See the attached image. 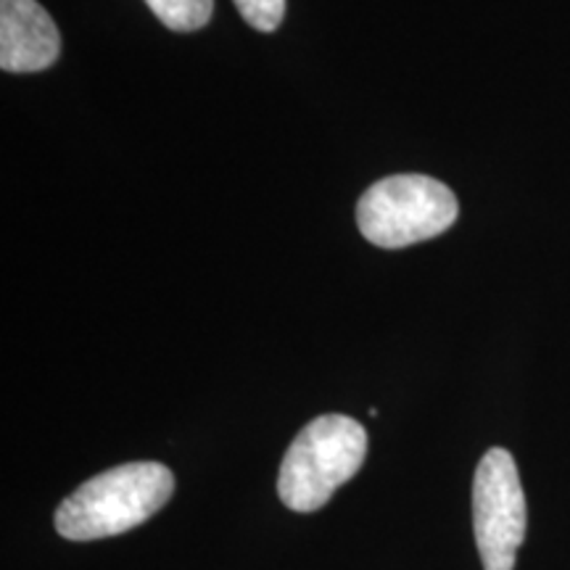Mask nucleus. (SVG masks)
Wrapping results in <instances>:
<instances>
[{"label":"nucleus","instance_id":"obj_1","mask_svg":"<svg viewBox=\"0 0 570 570\" xmlns=\"http://www.w3.org/2000/svg\"><path fill=\"white\" fill-rule=\"evenodd\" d=\"M175 491L173 470L161 462H127L85 481L56 512L63 539L90 541L117 537L146 523Z\"/></svg>","mask_w":570,"mask_h":570},{"label":"nucleus","instance_id":"obj_2","mask_svg":"<svg viewBox=\"0 0 570 570\" xmlns=\"http://www.w3.org/2000/svg\"><path fill=\"white\" fill-rule=\"evenodd\" d=\"M367 458V431L346 415H320L285 452L277 494L294 512H315L354 479Z\"/></svg>","mask_w":570,"mask_h":570},{"label":"nucleus","instance_id":"obj_3","mask_svg":"<svg viewBox=\"0 0 570 570\" xmlns=\"http://www.w3.org/2000/svg\"><path fill=\"white\" fill-rule=\"evenodd\" d=\"M458 214V198L441 180L428 175H394L362 194L356 225L377 248H404L449 230Z\"/></svg>","mask_w":570,"mask_h":570},{"label":"nucleus","instance_id":"obj_4","mask_svg":"<svg viewBox=\"0 0 570 570\" xmlns=\"http://www.w3.org/2000/svg\"><path fill=\"white\" fill-rule=\"evenodd\" d=\"M473 529L483 570H512L525 539V494L508 449H489L473 479Z\"/></svg>","mask_w":570,"mask_h":570},{"label":"nucleus","instance_id":"obj_5","mask_svg":"<svg viewBox=\"0 0 570 570\" xmlns=\"http://www.w3.org/2000/svg\"><path fill=\"white\" fill-rule=\"evenodd\" d=\"M61 38L38 0H0V67L13 75L53 67Z\"/></svg>","mask_w":570,"mask_h":570},{"label":"nucleus","instance_id":"obj_6","mask_svg":"<svg viewBox=\"0 0 570 570\" xmlns=\"http://www.w3.org/2000/svg\"><path fill=\"white\" fill-rule=\"evenodd\" d=\"M154 17L173 32H196L212 19L214 0H146Z\"/></svg>","mask_w":570,"mask_h":570},{"label":"nucleus","instance_id":"obj_7","mask_svg":"<svg viewBox=\"0 0 570 570\" xmlns=\"http://www.w3.org/2000/svg\"><path fill=\"white\" fill-rule=\"evenodd\" d=\"M240 17L259 32H275L285 17V0H235Z\"/></svg>","mask_w":570,"mask_h":570}]
</instances>
